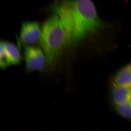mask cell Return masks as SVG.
I'll return each mask as SVG.
<instances>
[{
	"instance_id": "cell-1",
	"label": "cell",
	"mask_w": 131,
	"mask_h": 131,
	"mask_svg": "<svg viewBox=\"0 0 131 131\" xmlns=\"http://www.w3.org/2000/svg\"><path fill=\"white\" fill-rule=\"evenodd\" d=\"M51 8L65 27L70 45L74 47L112 27L100 18L92 0H58Z\"/></svg>"
},
{
	"instance_id": "cell-10",
	"label": "cell",
	"mask_w": 131,
	"mask_h": 131,
	"mask_svg": "<svg viewBox=\"0 0 131 131\" xmlns=\"http://www.w3.org/2000/svg\"><path fill=\"white\" fill-rule=\"evenodd\" d=\"M127 65H128V67H129V69H130V70L131 71V62Z\"/></svg>"
},
{
	"instance_id": "cell-5",
	"label": "cell",
	"mask_w": 131,
	"mask_h": 131,
	"mask_svg": "<svg viewBox=\"0 0 131 131\" xmlns=\"http://www.w3.org/2000/svg\"><path fill=\"white\" fill-rule=\"evenodd\" d=\"M112 97L115 105L127 103L131 101V88L113 85Z\"/></svg>"
},
{
	"instance_id": "cell-9",
	"label": "cell",
	"mask_w": 131,
	"mask_h": 131,
	"mask_svg": "<svg viewBox=\"0 0 131 131\" xmlns=\"http://www.w3.org/2000/svg\"><path fill=\"white\" fill-rule=\"evenodd\" d=\"M11 65L9 64L2 46L1 45L0 51V67L2 69H5Z\"/></svg>"
},
{
	"instance_id": "cell-3",
	"label": "cell",
	"mask_w": 131,
	"mask_h": 131,
	"mask_svg": "<svg viewBox=\"0 0 131 131\" xmlns=\"http://www.w3.org/2000/svg\"><path fill=\"white\" fill-rule=\"evenodd\" d=\"M24 58L26 70L28 72L41 71L47 64L44 52L39 47H26L24 50Z\"/></svg>"
},
{
	"instance_id": "cell-7",
	"label": "cell",
	"mask_w": 131,
	"mask_h": 131,
	"mask_svg": "<svg viewBox=\"0 0 131 131\" xmlns=\"http://www.w3.org/2000/svg\"><path fill=\"white\" fill-rule=\"evenodd\" d=\"M113 84L131 88V71L128 65L121 69L116 73Z\"/></svg>"
},
{
	"instance_id": "cell-8",
	"label": "cell",
	"mask_w": 131,
	"mask_h": 131,
	"mask_svg": "<svg viewBox=\"0 0 131 131\" xmlns=\"http://www.w3.org/2000/svg\"><path fill=\"white\" fill-rule=\"evenodd\" d=\"M115 106L116 111L120 115L131 119V101L125 104Z\"/></svg>"
},
{
	"instance_id": "cell-4",
	"label": "cell",
	"mask_w": 131,
	"mask_h": 131,
	"mask_svg": "<svg viewBox=\"0 0 131 131\" xmlns=\"http://www.w3.org/2000/svg\"><path fill=\"white\" fill-rule=\"evenodd\" d=\"M41 29L35 21H26L21 25L20 32V42L23 44L34 43L39 40Z\"/></svg>"
},
{
	"instance_id": "cell-6",
	"label": "cell",
	"mask_w": 131,
	"mask_h": 131,
	"mask_svg": "<svg viewBox=\"0 0 131 131\" xmlns=\"http://www.w3.org/2000/svg\"><path fill=\"white\" fill-rule=\"evenodd\" d=\"M1 45L2 46L10 65L19 64L21 61V57L18 49L11 42L1 41Z\"/></svg>"
},
{
	"instance_id": "cell-2",
	"label": "cell",
	"mask_w": 131,
	"mask_h": 131,
	"mask_svg": "<svg viewBox=\"0 0 131 131\" xmlns=\"http://www.w3.org/2000/svg\"><path fill=\"white\" fill-rule=\"evenodd\" d=\"M39 42L45 55L47 65L52 69L66 47L70 45L65 27L56 14L50 16L45 21Z\"/></svg>"
}]
</instances>
